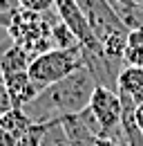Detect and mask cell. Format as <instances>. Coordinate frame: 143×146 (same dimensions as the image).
Returning a JSON list of instances; mask_svg holds the SVG:
<instances>
[{
  "mask_svg": "<svg viewBox=\"0 0 143 146\" xmlns=\"http://www.w3.org/2000/svg\"><path fill=\"white\" fill-rule=\"evenodd\" d=\"M134 2H136V5H143V0H134Z\"/></svg>",
  "mask_w": 143,
  "mask_h": 146,
  "instance_id": "obj_24",
  "label": "cell"
},
{
  "mask_svg": "<svg viewBox=\"0 0 143 146\" xmlns=\"http://www.w3.org/2000/svg\"><path fill=\"white\" fill-rule=\"evenodd\" d=\"M141 7H143V5H141Z\"/></svg>",
  "mask_w": 143,
  "mask_h": 146,
  "instance_id": "obj_27",
  "label": "cell"
},
{
  "mask_svg": "<svg viewBox=\"0 0 143 146\" xmlns=\"http://www.w3.org/2000/svg\"><path fill=\"white\" fill-rule=\"evenodd\" d=\"M9 36L14 43L22 45L34 56L54 47L49 18L40 11H29V9H22V7L14 11V18L9 25Z\"/></svg>",
  "mask_w": 143,
  "mask_h": 146,
  "instance_id": "obj_3",
  "label": "cell"
},
{
  "mask_svg": "<svg viewBox=\"0 0 143 146\" xmlns=\"http://www.w3.org/2000/svg\"><path fill=\"white\" fill-rule=\"evenodd\" d=\"M11 18H14V14H7V11H0V27H5V29H9V25H11Z\"/></svg>",
  "mask_w": 143,
  "mask_h": 146,
  "instance_id": "obj_22",
  "label": "cell"
},
{
  "mask_svg": "<svg viewBox=\"0 0 143 146\" xmlns=\"http://www.w3.org/2000/svg\"><path fill=\"white\" fill-rule=\"evenodd\" d=\"M89 110L98 119L105 137H112L116 142L123 139V133H121V110H123V106H121L119 90L107 88V86H98L89 99Z\"/></svg>",
  "mask_w": 143,
  "mask_h": 146,
  "instance_id": "obj_4",
  "label": "cell"
},
{
  "mask_svg": "<svg viewBox=\"0 0 143 146\" xmlns=\"http://www.w3.org/2000/svg\"><path fill=\"white\" fill-rule=\"evenodd\" d=\"M134 117H136V124H139V128L143 130V104H141V106H136V110H134Z\"/></svg>",
  "mask_w": 143,
  "mask_h": 146,
  "instance_id": "obj_23",
  "label": "cell"
},
{
  "mask_svg": "<svg viewBox=\"0 0 143 146\" xmlns=\"http://www.w3.org/2000/svg\"><path fill=\"white\" fill-rule=\"evenodd\" d=\"M31 58H34V54H31L29 50H25L22 45L14 43V45L5 52V56H2L0 72H2V76H7V74H16V72H27Z\"/></svg>",
  "mask_w": 143,
  "mask_h": 146,
  "instance_id": "obj_7",
  "label": "cell"
},
{
  "mask_svg": "<svg viewBox=\"0 0 143 146\" xmlns=\"http://www.w3.org/2000/svg\"><path fill=\"white\" fill-rule=\"evenodd\" d=\"M31 124H34V119L22 108H11V110H7V112L0 115V126L5 128V130H9L16 139L22 133H27V130L31 128Z\"/></svg>",
  "mask_w": 143,
  "mask_h": 146,
  "instance_id": "obj_8",
  "label": "cell"
},
{
  "mask_svg": "<svg viewBox=\"0 0 143 146\" xmlns=\"http://www.w3.org/2000/svg\"><path fill=\"white\" fill-rule=\"evenodd\" d=\"M40 146H72L70 137H67L65 128H63V124H60V117L45 121V130H43Z\"/></svg>",
  "mask_w": 143,
  "mask_h": 146,
  "instance_id": "obj_11",
  "label": "cell"
},
{
  "mask_svg": "<svg viewBox=\"0 0 143 146\" xmlns=\"http://www.w3.org/2000/svg\"><path fill=\"white\" fill-rule=\"evenodd\" d=\"M43 130H45V121H34L27 133H22L16 139V146H40L43 139Z\"/></svg>",
  "mask_w": 143,
  "mask_h": 146,
  "instance_id": "obj_13",
  "label": "cell"
},
{
  "mask_svg": "<svg viewBox=\"0 0 143 146\" xmlns=\"http://www.w3.org/2000/svg\"><path fill=\"white\" fill-rule=\"evenodd\" d=\"M123 63L125 65H132V68H143V43L141 45H132V47L125 50Z\"/></svg>",
  "mask_w": 143,
  "mask_h": 146,
  "instance_id": "obj_14",
  "label": "cell"
},
{
  "mask_svg": "<svg viewBox=\"0 0 143 146\" xmlns=\"http://www.w3.org/2000/svg\"><path fill=\"white\" fill-rule=\"evenodd\" d=\"M16 9H20V0H0V11L14 14Z\"/></svg>",
  "mask_w": 143,
  "mask_h": 146,
  "instance_id": "obj_18",
  "label": "cell"
},
{
  "mask_svg": "<svg viewBox=\"0 0 143 146\" xmlns=\"http://www.w3.org/2000/svg\"><path fill=\"white\" fill-rule=\"evenodd\" d=\"M110 2H123V0H110Z\"/></svg>",
  "mask_w": 143,
  "mask_h": 146,
  "instance_id": "obj_25",
  "label": "cell"
},
{
  "mask_svg": "<svg viewBox=\"0 0 143 146\" xmlns=\"http://www.w3.org/2000/svg\"><path fill=\"white\" fill-rule=\"evenodd\" d=\"M83 65V52L81 45L74 50H60V47H52L47 52H40L31 58L29 63V76L36 86L43 90L47 86H52L56 81L65 79L67 74L78 70Z\"/></svg>",
  "mask_w": 143,
  "mask_h": 146,
  "instance_id": "obj_2",
  "label": "cell"
},
{
  "mask_svg": "<svg viewBox=\"0 0 143 146\" xmlns=\"http://www.w3.org/2000/svg\"><path fill=\"white\" fill-rule=\"evenodd\" d=\"M11 45H14L11 36H9V38H5V40H0V63H2V56H5V52H7V50H9ZM0 74H2V72H0Z\"/></svg>",
  "mask_w": 143,
  "mask_h": 146,
  "instance_id": "obj_21",
  "label": "cell"
},
{
  "mask_svg": "<svg viewBox=\"0 0 143 146\" xmlns=\"http://www.w3.org/2000/svg\"><path fill=\"white\" fill-rule=\"evenodd\" d=\"M78 7L83 9L85 18H87L89 27L94 32V36L98 40H103L105 36H110L112 32H121V29H127L121 18L116 16L114 7L110 0H76Z\"/></svg>",
  "mask_w": 143,
  "mask_h": 146,
  "instance_id": "obj_5",
  "label": "cell"
},
{
  "mask_svg": "<svg viewBox=\"0 0 143 146\" xmlns=\"http://www.w3.org/2000/svg\"><path fill=\"white\" fill-rule=\"evenodd\" d=\"M92 146H123V139L116 142V139H112V137H98Z\"/></svg>",
  "mask_w": 143,
  "mask_h": 146,
  "instance_id": "obj_20",
  "label": "cell"
},
{
  "mask_svg": "<svg viewBox=\"0 0 143 146\" xmlns=\"http://www.w3.org/2000/svg\"><path fill=\"white\" fill-rule=\"evenodd\" d=\"M123 146H130V144H127V142H125V139H123Z\"/></svg>",
  "mask_w": 143,
  "mask_h": 146,
  "instance_id": "obj_26",
  "label": "cell"
},
{
  "mask_svg": "<svg viewBox=\"0 0 143 146\" xmlns=\"http://www.w3.org/2000/svg\"><path fill=\"white\" fill-rule=\"evenodd\" d=\"M96 88H98L96 76L83 63L78 70L67 74L65 79L43 88L38 97L31 99L22 110L34 121H49L63 115H74L89 106V99Z\"/></svg>",
  "mask_w": 143,
  "mask_h": 146,
  "instance_id": "obj_1",
  "label": "cell"
},
{
  "mask_svg": "<svg viewBox=\"0 0 143 146\" xmlns=\"http://www.w3.org/2000/svg\"><path fill=\"white\" fill-rule=\"evenodd\" d=\"M14 108V101H11V94L7 90V86H5V81H0V115L2 112H7V110Z\"/></svg>",
  "mask_w": 143,
  "mask_h": 146,
  "instance_id": "obj_16",
  "label": "cell"
},
{
  "mask_svg": "<svg viewBox=\"0 0 143 146\" xmlns=\"http://www.w3.org/2000/svg\"><path fill=\"white\" fill-rule=\"evenodd\" d=\"M0 146H16V137L0 126Z\"/></svg>",
  "mask_w": 143,
  "mask_h": 146,
  "instance_id": "obj_19",
  "label": "cell"
},
{
  "mask_svg": "<svg viewBox=\"0 0 143 146\" xmlns=\"http://www.w3.org/2000/svg\"><path fill=\"white\" fill-rule=\"evenodd\" d=\"M56 0H20V7L22 9H29V11H49L54 9L56 5H54Z\"/></svg>",
  "mask_w": 143,
  "mask_h": 146,
  "instance_id": "obj_15",
  "label": "cell"
},
{
  "mask_svg": "<svg viewBox=\"0 0 143 146\" xmlns=\"http://www.w3.org/2000/svg\"><path fill=\"white\" fill-rule=\"evenodd\" d=\"M141 43H143V27L141 29H130V34H127V47L141 45Z\"/></svg>",
  "mask_w": 143,
  "mask_h": 146,
  "instance_id": "obj_17",
  "label": "cell"
},
{
  "mask_svg": "<svg viewBox=\"0 0 143 146\" xmlns=\"http://www.w3.org/2000/svg\"><path fill=\"white\" fill-rule=\"evenodd\" d=\"M5 86L11 94V101H14V108H25L31 99L38 97L40 88L31 81L29 72H16V74H7L5 76Z\"/></svg>",
  "mask_w": 143,
  "mask_h": 146,
  "instance_id": "obj_6",
  "label": "cell"
},
{
  "mask_svg": "<svg viewBox=\"0 0 143 146\" xmlns=\"http://www.w3.org/2000/svg\"><path fill=\"white\" fill-rule=\"evenodd\" d=\"M116 90L125 94H134L136 90H143V68L125 65L116 76Z\"/></svg>",
  "mask_w": 143,
  "mask_h": 146,
  "instance_id": "obj_10",
  "label": "cell"
},
{
  "mask_svg": "<svg viewBox=\"0 0 143 146\" xmlns=\"http://www.w3.org/2000/svg\"><path fill=\"white\" fill-rule=\"evenodd\" d=\"M116 16L121 18L127 29H141L143 27V7L134 0H123V2H112Z\"/></svg>",
  "mask_w": 143,
  "mask_h": 146,
  "instance_id": "obj_9",
  "label": "cell"
},
{
  "mask_svg": "<svg viewBox=\"0 0 143 146\" xmlns=\"http://www.w3.org/2000/svg\"><path fill=\"white\" fill-rule=\"evenodd\" d=\"M52 40H54V47H60V50H74V47L81 45L78 38L74 36V32L63 20H58L56 25H52Z\"/></svg>",
  "mask_w": 143,
  "mask_h": 146,
  "instance_id": "obj_12",
  "label": "cell"
}]
</instances>
